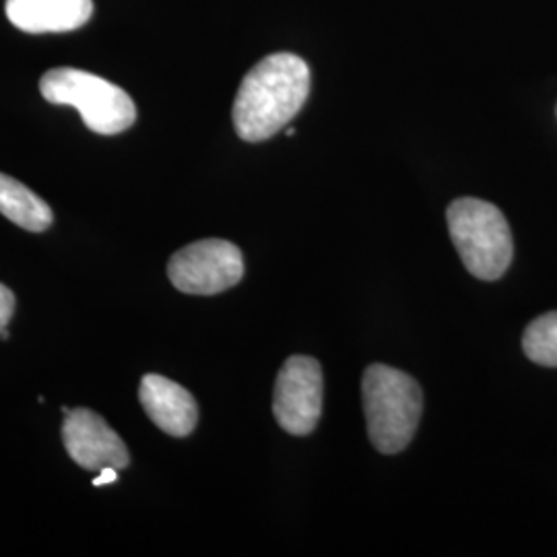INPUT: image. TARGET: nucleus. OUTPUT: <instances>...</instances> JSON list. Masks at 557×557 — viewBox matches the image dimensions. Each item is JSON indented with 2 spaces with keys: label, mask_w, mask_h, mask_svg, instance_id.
<instances>
[{
  "label": "nucleus",
  "mask_w": 557,
  "mask_h": 557,
  "mask_svg": "<svg viewBox=\"0 0 557 557\" xmlns=\"http://www.w3.org/2000/svg\"><path fill=\"white\" fill-rule=\"evenodd\" d=\"M310 96V66L292 52L260 60L244 77L232 119L239 139L248 143L275 137L296 119Z\"/></svg>",
  "instance_id": "1"
},
{
  "label": "nucleus",
  "mask_w": 557,
  "mask_h": 557,
  "mask_svg": "<svg viewBox=\"0 0 557 557\" xmlns=\"http://www.w3.org/2000/svg\"><path fill=\"white\" fill-rule=\"evenodd\" d=\"M368 434L382 455H397L418 430L423 395L409 374L384 363H372L361 384Z\"/></svg>",
  "instance_id": "2"
},
{
  "label": "nucleus",
  "mask_w": 557,
  "mask_h": 557,
  "mask_svg": "<svg viewBox=\"0 0 557 557\" xmlns=\"http://www.w3.org/2000/svg\"><path fill=\"white\" fill-rule=\"evenodd\" d=\"M450 238L465 269L473 277L496 281L515 257L510 225L496 205L481 199H457L446 211Z\"/></svg>",
  "instance_id": "3"
},
{
  "label": "nucleus",
  "mask_w": 557,
  "mask_h": 557,
  "mask_svg": "<svg viewBox=\"0 0 557 557\" xmlns=\"http://www.w3.org/2000/svg\"><path fill=\"white\" fill-rule=\"evenodd\" d=\"M40 91L48 103L77 108L85 126L98 135H120L137 120L135 101L122 87L87 71L52 69L41 77Z\"/></svg>",
  "instance_id": "4"
},
{
  "label": "nucleus",
  "mask_w": 557,
  "mask_h": 557,
  "mask_svg": "<svg viewBox=\"0 0 557 557\" xmlns=\"http://www.w3.org/2000/svg\"><path fill=\"white\" fill-rule=\"evenodd\" d=\"M172 285L190 296H215L244 277L238 246L227 239H200L178 250L168 262Z\"/></svg>",
  "instance_id": "5"
},
{
  "label": "nucleus",
  "mask_w": 557,
  "mask_h": 557,
  "mask_svg": "<svg viewBox=\"0 0 557 557\" xmlns=\"http://www.w3.org/2000/svg\"><path fill=\"white\" fill-rule=\"evenodd\" d=\"M273 413L292 436H308L322 413V368L308 356H294L278 370Z\"/></svg>",
  "instance_id": "6"
},
{
  "label": "nucleus",
  "mask_w": 557,
  "mask_h": 557,
  "mask_svg": "<svg viewBox=\"0 0 557 557\" xmlns=\"http://www.w3.org/2000/svg\"><path fill=\"white\" fill-rule=\"evenodd\" d=\"M64 416V448L85 471H103L106 467L122 471L128 467L126 444L101 416L89 409H69Z\"/></svg>",
  "instance_id": "7"
},
{
  "label": "nucleus",
  "mask_w": 557,
  "mask_h": 557,
  "mask_svg": "<svg viewBox=\"0 0 557 557\" xmlns=\"http://www.w3.org/2000/svg\"><path fill=\"white\" fill-rule=\"evenodd\" d=\"M139 400L149 419L161 432L184 438L193 434L199 421V407L195 397L176 382L158 374L140 380Z\"/></svg>",
  "instance_id": "8"
},
{
  "label": "nucleus",
  "mask_w": 557,
  "mask_h": 557,
  "mask_svg": "<svg viewBox=\"0 0 557 557\" xmlns=\"http://www.w3.org/2000/svg\"><path fill=\"white\" fill-rule=\"evenodd\" d=\"M9 21L27 34H64L94 15V0H7Z\"/></svg>",
  "instance_id": "9"
},
{
  "label": "nucleus",
  "mask_w": 557,
  "mask_h": 557,
  "mask_svg": "<svg viewBox=\"0 0 557 557\" xmlns=\"http://www.w3.org/2000/svg\"><path fill=\"white\" fill-rule=\"evenodd\" d=\"M0 213L21 230L40 234L52 225V209L20 180L0 174Z\"/></svg>",
  "instance_id": "10"
},
{
  "label": "nucleus",
  "mask_w": 557,
  "mask_h": 557,
  "mask_svg": "<svg viewBox=\"0 0 557 557\" xmlns=\"http://www.w3.org/2000/svg\"><path fill=\"white\" fill-rule=\"evenodd\" d=\"M527 358L545 368H557V312L533 320L522 337Z\"/></svg>",
  "instance_id": "11"
},
{
  "label": "nucleus",
  "mask_w": 557,
  "mask_h": 557,
  "mask_svg": "<svg viewBox=\"0 0 557 557\" xmlns=\"http://www.w3.org/2000/svg\"><path fill=\"white\" fill-rule=\"evenodd\" d=\"M15 312V296L13 292L0 283V333L7 331V324L13 319Z\"/></svg>",
  "instance_id": "12"
},
{
  "label": "nucleus",
  "mask_w": 557,
  "mask_h": 557,
  "mask_svg": "<svg viewBox=\"0 0 557 557\" xmlns=\"http://www.w3.org/2000/svg\"><path fill=\"white\" fill-rule=\"evenodd\" d=\"M116 479H119V471L112 469V467H106L103 471H100V475L96 478V481H94V485H96V487H103V485L116 483Z\"/></svg>",
  "instance_id": "13"
}]
</instances>
